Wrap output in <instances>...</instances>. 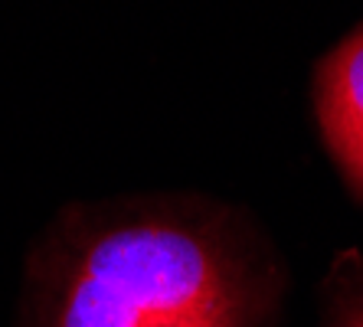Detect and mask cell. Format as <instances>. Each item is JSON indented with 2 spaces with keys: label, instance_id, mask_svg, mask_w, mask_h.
Returning <instances> with one entry per match:
<instances>
[{
  "label": "cell",
  "instance_id": "obj_1",
  "mask_svg": "<svg viewBox=\"0 0 363 327\" xmlns=\"http://www.w3.org/2000/svg\"><path fill=\"white\" fill-rule=\"evenodd\" d=\"M279 285L203 210L85 213L33 262V327H269Z\"/></svg>",
  "mask_w": 363,
  "mask_h": 327
},
{
  "label": "cell",
  "instance_id": "obj_3",
  "mask_svg": "<svg viewBox=\"0 0 363 327\" xmlns=\"http://www.w3.org/2000/svg\"><path fill=\"white\" fill-rule=\"evenodd\" d=\"M337 327H363V301H357L354 308L347 311L344 318H340Z\"/></svg>",
  "mask_w": 363,
  "mask_h": 327
},
{
  "label": "cell",
  "instance_id": "obj_2",
  "mask_svg": "<svg viewBox=\"0 0 363 327\" xmlns=\"http://www.w3.org/2000/svg\"><path fill=\"white\" fill-rule=\"evenodd\" d=\"M314 101L330 157L363 196V26L321 59Z\"/></svg>",
  "mask_w": 363,
  "mask_h": 327
}]
</instances>
